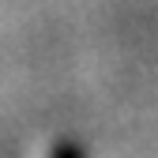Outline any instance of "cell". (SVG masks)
Listing matches in <instances>:
<instances>
[{"label":"cell","instance_id":"1","mask_svg":"<svg viewBox=\"0 0 158 158\" xmlns=\"http://www.w3.org/2000/svg\"><path fill=\"white\" fill-rule=\"evenodd\" d=\"M49 158H79V151H75V147H72V143H56V147H53V154H49Z\"/></svg>","mask_w":158,"mask_h":158}]
</instances>
